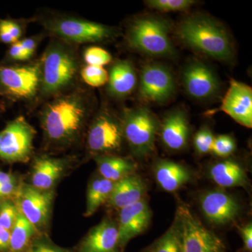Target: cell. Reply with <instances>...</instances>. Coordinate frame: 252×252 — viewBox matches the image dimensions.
I'll return each instance as SVG.
<instances>
[{
	"label": "cell",
	"instance_id": "19",
	"mask_svg": "<svg viewBox=\"0 0 252 252\" xmlns=\"http://www.w3.org/2000/svg\"><path fill=\"white\" fill-rule=\"evenodd\" d=\"M146 189L143 180L139 176L133 174L126 176L114 184L109 203L111 206L120 210L133 205L144 199Z\"/></svg>",
	"mask_w": 252,
	"mask_h": 252
},
{
	"label": "cell",
	"instance_id": "18",
	"mask_svg": "<svg viewBox=\"0 0 252 252\" xmlns=\"http://www.w3.org/2000/svg\"><path fill=\"white\" fill-rule=\"evenodd\" d=\"M107 91L113 97L122 99L130 95L137 84L133 64L127 60H119L113 63L108 72Z\"/></svg>",
	"mask_w": 252,
	"mask_h": 252
},
{
	"label": "cell",
	"instance_id": "11",
	"mask_svg": "<svg viewBox=\"0 0 252 252\" xmlns=\"http://www.w3.org/2000/svg\"><path fill=\"white\" fill-rule=\"evenodd\" d=\"M173 75L168 68L160 63H149L140 73L139 94L146 102L161 103L175 92Z\"/></svg>",
	"mask_w": 252,
	"mask_h": 252
},
{
	"label": "cell",
	"instance_id": "35",
	"mask_svg": "<svg viewBox=\"0 0 252 252\" xmlns=\"http://www.w3.org/2000/svg\"><path fill=\"white\" fill-rule=\"evenodd\" d=\"M31 59V56L23 49L18 41L12 45H10L1 63L6 64H18L20 63L26 62Z\"/></svg>",
	"mask_w": 252,
	"mask_h": 252
},
{
	"label": "cell",
	"instance_id": "40",
	"mask_svg": "<svg viewBox=\"0 0 252 252\" xmlns=\"http://www.w3.org/2000/svg\"><path fill=\"white\" fill-rule=\"evenodd\" d=\"M16 190V183H1L0 182V198H6L12 195Z\"/></svg>",
	"mask_w": 252,
	"mask_h": 252
},
{
	"label": "cell",
	"instance_id": "21",
	"mask_svg": "<svg viewBox=\"0 0 252 252\" xmlns=\"http://www.w3.org/2000/svg\"><path fill=\"white\" fill-rule=\"evenodd\" d=\"M63 161L54 158H37L33 165L32 184L40 190H47L54 186L63 171Z\"/></svg>",
	"mask_w": 252,
	"mask_h": 252
},
{
	"label": "cell",
	"instance_id": "32",
	"mask_svg": "<svg viewBox=\"0 0 252 252\" xmlns=\"http://www.w3.org/2000/svg\"><path fill=\"white\" fill-rule=\"evenodd\" d=\"M235 142L229 135H220L215 137L212 152L220 157H227L234 152Z\"/></svg>",
	"mask_w": 252,
	"mask_h": 252
},
{
	"label": "cell",
	"instance_id": "28",
	"mask_svg": "<svg viewBox=\"0 0 252 252\" xmlns=\"http://www.w3.org/2000/svg\"><path fill=\"white\" fill-rule=\"evenodd\" d=\"M29 21L27 19L0 18V44L12 45L22 39Z\"/></svg>",
	"mask_w": 252,
	"mask_h": 252
},
{
	"label": "cell",
	"instance_id": "34",
	"mask_svg": "<svg viewBox=\"0 0 252 252\" xmlns=\"http://www.w3.org/2000/svg\"><path fill=\"white\" fill-rule=\"evenodd\" d=\"M215 137L210 129L203 127L197 132L194 138V145L197 152L200 154H205L212 152Z\"/></svg>",
	"mask_w": 252,
	"mask_h": 252
},
{
	"label": "cell",
	"instance_id": "8",
	"mask_svg": "<svg viewBox=\"0 0 252 252\" xmlns=\"http://www.w3.org/2000/svg\"><path fill=\"white\" fill-rule=\"evenodd\" d=\"M36 130L26 118L18 117L7 123L0 131V160L26 162L33 152Z\"/></svg>",
	"mask_w": 252,
	"mask_h": 252
},
{
	"label": "cell",
	"instance_id": "15",
	"mask_svg": "<svg viewBox=\"0 0 252 252\" xmlns=\"http://www.w3.org/2000/svg\"><path fill=\"white\" fill-rule=\"evenodd\" d=\"M151 217L150 209L144 199L121 209L118 232L119 245L122 250L130 240L147 229Z\"/></svg>",
	"mask_w": 252,
	"mask_h": 252
},
{
	"label": "cell",
	"instance_id": "10",
	"mask_svg": "<svg viewBox=\"0 0 252 252\" xmlns=\"http://www.w3.org/2000/svg\"><path fill=\"white\" fill-rule=\"evenodd\" d=\"M123 138L122 121L103 110L94 117L89 126L87 145L94 153H109L120 149Z\"/></svg>",
	"mask_w": 252,
	"mask_h": 252
},
{
	"label": "cell",
	"instance_id": "16",
	"mask_svg": "<svg viewBox=\"0 0 252 252\" xmlns=\"http://www.w3.org/2000/svg\"><path fill=\"white\" fill-rule=\"evenodd\" d=\"M52 199L51 192L33 187H24L20 195L18 211L35 228L41 226L49 218Z\"/></svg>",
	"mask_w": 252,
	"mask_h": 252
},
{
	"label": "cell",
	"instance_id": "33",
	"mask_svg": "<svg viewBox=\"0 0 252 252\" xmlns=\"http://www.w3.org/2000/svg\"><path fill=\"white\" fill-rule=\"evenodd\" d=\"M18 213L17 207L12 203L4 201L0 204V227L5 229H12Z\"/></svg>",
	"mask_w": 252,
	"mask_h": 252
},
{
	"label": "cell",
	"instance_id": "20",
	"mask_svg": "<svg viewBox=\"0 0 252 252\" xmlns=\"http://www.w3.org/2000/svg\"><path fill=\"white\" fill-rule=\"evenodd\" d=\"M189 126L185 113L182 110L170 112L164 119L161 127L162 142L171 150H181L188 140Z\"/></svg>",
	"mask_w": 252,
	"mask_h": 252
},
{
	"label": "cell",
	"instance_id": "3",
	"mask_svg": "<svg viewBox=\"0 0 252 252\" xmlns=\"http://www.w3.org/2000/svg\"><path fill=\"white\" fill-rule=\"evenodd\" d=\"M31 20L40 25L46 35L75 46L107 41L116 33L107 25L52 11L41 12Z\"/></svg>",
	"mask_w": 252,
	"mask_h": 252
},
{
	"label": "cell",
	"instance_id": "24",
	"mask_svg": "<svg viewBox=\"0 0 252 252\" xmlns=\"http://www.w3.org/2000/svg\"><path fill=\"white\" fill-rule=\"evenodd\" d=\"M95 160L102 177L113 182L132 175L136 168L133 162L124 158L102 156L96 158Z\"/></svg>",
	"mask_w": 252,
	"mask_h": 252
},
{
	"label": "cell",
	"instance_id": "39",
	"mask_svg": "<svg viewBox=\"0 0 252 252\" xmlns=\"http://www.w3.org/2000/svg\"><path fill=\"white\" fill-rule=\"evenodd\" d=\"M11 230L0 227V251L9 250Z\"/></svg>",
	"mask_w": 252,
	"mask_h": 252
},
{
	"label": "cell",
	"instance_id": "5",
	"mask_svg": "<svg viewBox=\"0 0 252 252\" xmlns=\"http://www.w3.org/2000/svg\"><path fill=\"white\" fill-rule=\"evenodd\" d=\"M40 81L39 59L25 64L0 62V97L6 102L37 101Z\"/></svg>",
	"mask_w": 252,
	"mask_h": 252
},
{
	"label": "cell",
	"instance_id": "31",
	"mask_svg": "<svg viewBox=\"0 0 252 252\" xmlns=\"http://www.w3.org/2000/svg\"><path fill=\"white\" fill-rule=\"evenodd\" d=\"M83 59L87 65L103 67L112 61V56L108 51L99 46H90L84 50Z\"/></svg>",
	"mask_w": 252,
	"mask_h": 252
},
{
	"label": "cell",
	"instance_id": "37",
	"mask_svg": "<svg viewBox=\"0 0 252 252\" xmlns=\"http://www.w3.org/2000/svg\"><path fill=\"white\" fill-rule=\"evenodd\" d=\"M240 233L243 239V252H252V223L243 225L240 228Z\"/></svg>",
	"mask_w": 252,
	"mask_h": 252
},
{
	"label": "cell",
	"instance_id": "7",
	"mask_svg": "<svg viewBox=\"0 0 252 252\" xmlns=\"http://www.w3.org/2000/svg\"><path fill=\"white\" fill-rule=\"evenodd\" d=\"M123 134L134 154L148 157L153 152L158 123L146 107L124 109L122 120Z\"/></svg>",
	"mask_w": 252,
	"mask_h": 252
},
{
	"label": "cell",
	"instance_id": "42",
	"mask_svg": "<svg viewBox=\"0 0 252 252\" xmlns=\"http://www.w3.org/2000/svg\"><path fill=\"white\" fill-rule=\"evenodd\" d=\"M7 102L4 99H1L0 97V114H2V113H4L6 110Z\"/></svg>",
	"mask_w": 252,
	"mask_h": 252
},
{
	"label": "cell",
	"instance_id": "38",
	"mask_svg": "<svg viewBox=\"0 0 252 252\" xmlns=\"http://www.w3.org/2000/svg\"><path fill=\"white\" fill-rule=\"evenodd\" d=\"M31 252H68L56 245L43 240H38L33 244Z\"/></svg>",
	"mask_w": 252,
	"mask_h": 252
},
{
	"label": "cell",
	"instance_id": "30",
	"mask_svg": "<svg viewBox=\"0 0 252 252\" xmlns=\"http://www.w3.org/2000/svg\"><path fill=\"white\" fill-rule=\"evenodd\" d=\"M195 1L193 0H149L146 3L149 7L163 12L187 11Z\"/></svg>",
	"mask_w": 252,
	"mask_h": 252
},
{
	"label": "cell",
	"instance_id": "14",
	"mask_svg": "<svg viewBox=\"0 0 252 252\" xmlns=\"http://www.w3.org/2000/svg\"><path fill=\"white\" fill-rule=\"evenodd\" d=\"M200 206L205 217L217 225L234 221L241 212L238 200L221 190H211L200 198Z\"/></svg>",
	"mask_w": 252,
	"mask_h": 252
},
{
	"label": "cell",
	"instance_id": "13",
	"mask_svg": "<svg viewBox=\"0 0 252 252\" xmlns=\"http://www.w3.org/2000/svg\"><path fill=\"white\" fill-rule=\"evenodd\" d=\"M183 84L186 91L193 98H210L218 92L220 81L208 66L200 62L190 63L183 71Z\"/></svg>",
	"mask_w": 252,
	"mask_h": 252
},
{
	"label": "cell",
	"instance_id": "25",
	"mask_svg": "<svg viewBox=\"0 0 252 252\" xmlns=\"http://www.w3.org/2000/svg\"><path fill=\"white\" fill-rule=\"evenodd\" d=\"M114 184L103 177L93 181L88 189L86 217L94 215L102 204L108 201Z\"/></svg>",
	"mask_w": 252,
	"mask_h": 252
},
{
	"label": "cell",
	"instance_id": "26",
	"mask_svg": "<svg viewBox=\"0 0 252 252\" xmlns=\"http://www.w3.org/2000/svg\"><path fill=\"white\" fill-rule=\"evenodd\" d=\"M35 232V227L18 211L11 230L9 252H25Z\"/></svg>",
	"mask_w": 252,
	"mask_h": 252
},
{
	"label": "cell",
	"instance_id": "22",
	"mask_svg": "<svg viewBox=\"0 0 252 252\" xmlns=\"http://www.w3.org/2000/svg\"><path fill=\"white\" fill-rule=\"evenodd\" d=\"M158 183L166 191L177 190L190 178V172L183 165L170 160H161L155 166Z\"/></svg>",
	"mask_w": 252,
	"mask_h": 252
},
{
	"label": "cell",
	"instance_id": "6",
	"mask_svg": "<svg viewBox=\"0 0 252 252\" xmlns=\"http://www.w3.org/2000/svg\"><path fill=\"white\" fill-rule=\"evenodd\" d=\"M166 21L155 17L137 18L130 25L126 34L131 49L158 57H170L175 54L169 35Z\"/></svg>",
	"mask_w": 252,
	"mask_h": 252
},
{
	"label": "cell",
	"instance_id": "41",
	"mask_svg": "<svg viewBox=\"0 0 252 252\" xmlns=\"http://www.w3.org/2000/svg\"><path fill=\"white\" fill-rule=\"evenodd\" d=\"M0 182L1 183H16L14 176L0 170Z\"/></svg>",
	"mask_w": 252,
	"mask_h": 252
},
{
	"label": "cell",
	"instance_id": "9",
	"mask_svg": "<svg viewBox=\"0 0 252 252\" xmlns=\"http://www.w3.org/2000/svg\"><path fill=\"white\" fill-rule=\"evenodd\" d=\"M177 217L182 230L184 252H225L221 238L204 226L187 205H179Z\"/></svg>",
	"mask_w": 252,
	"mask_h": 252
},
{
	"label": "cell",
	"instance_id": "12",
	"mask_svg": "<svg viewBox=\"0 0 252 252\" xmlns=\"http://www.w3.org/2000/svg\"><path fill=\"white\" fill-rule=\"evenodd\" d=\"M220 110L240 125L252 126V89L250 86L232 79L222 101Z\"/></svg>",
	"mask_w": 252,
	"mask_h": 252
},
{
	"label": "cell",
	"instance_id": "4",
	"mask_svg": "<svg viewBox=\"0 0 252 252\" xmlns=\"http://www.w3.org/2000/svg\"><path fill=\"white\" fill-rule=\"evenodd\" d=\"M181 40L195 51L219 61H229L233 46L220 25L210 18L193 16L182 21L177 29Z\"/></svg>",
	"mask_w": 252,
	"mask_h": 252
},
{
	"label": "cell",
	"instance_id": "2",
	"mask_svg": "<svg viewBox=\"0 0 252 252\" xmlns=\"http://www.w3.org/2000/svg\"><path fill=\"white\" fill-rule=\"evenodd\" d=\"M77 47L51 37L39 59L41 81L37 101L45 102L79 86L82 66Z\"/></svg>",
	"mask_w": 252,
	"mask_h": 252
},
{
	"label": "cell",
	"instance_id": "1",
	"mask_svg": "<svg viewBox=\"0 0 252 252\" xmlns=\"http://www.w3.org/2000/svg\"><path fill=\"white\" fill-rule=\"evenodd\" d=\"M93 109L91 94L79 85L44 102L39 116L46 140L58 146L74 143Z\"/></svg>",
	"mask_w": 252,
	"mask_h": 252
},
{
	"label": "cell",
	"instance_id": "17",
	"mask_svg": "<svg viewBox=\"0 0 252 252\" xmlns=\"http://www.w3.org/2000/svg\"><path fill=\"white\" fill-rule=\"evenodd\" d=\"M118 226L105 220L96 225L81 243L80 252H122Z\"/></svg>",
	"mask_w": 252,
	"mask_h": 252
},
{
	"label": "cell",
	"instance_id": "29",
	"mask_svg": "<svg viewBox=\"0 0 252 252\" xmlns=\"http://www.w3.org/2000/svg\"><path fill=\"white\" fill-rule=\"evenodd\" d=\"M80 77L88 86L98 88L107 84L109 74L103 67L86 64L81 67Z\"/></svg>",
	"mask_w": 252,
	"mask_h": 252
},
{
	"label": "cell",
	"instance_id": "36",
	"mask_svg": "<svg viewBox=\"0 0 252 252\" xmlns=\"http://www.w3.org/2000/svg\"><path fill=\"white\" fill-rule=\"evenodd\" d=\"M45 36V33H41V34L30 36V37L23 38L18 42H19L20 45L21 46L23 49L31 58H32L36 50L37 49L38 46H39V44H40L41 41L43 40Z\"/></svg>",
	"mask_w": 252,
	"mask_h": 252
},
{
	"label": "cell",
	"instance_id": "27",
	"mask_svg": "<svg viewBox=\"0 0 252 252\" xmlns=\"http://www.w3.org/2000/svg\"><path fill=\"white\" fill-rule=\"evenodd\" d=\"M142 252H184L182 230L177 217L172 226Z\"/></svg>",
	"mask_w": 252,
	"mask_h": 252
},
{
	"label": "cell",
	"instance_id": "23",
	"mask_svg": "<svg viewBox=\"0 0 252 252\" xmlns=\"http://www.w3.org/2000/svg\"><path fill=\"white\" fill-rule=\"evenodd\" d=\"M214 182L221 187H245L248 176L243 167L233 160H225L215 164L210 170Z\"/></svg>",
	"mask_w": 252,
	"mask_h": 252
}]
</instances>
